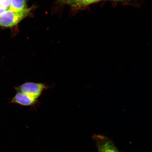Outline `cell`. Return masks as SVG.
Listing matches in <instances>:
<instances>
[{
  "instance_id": "1",
  "label": "cell",
  "mask_w": 152,
  "mask_h": 152,
  "mask_svg": "<svg viewBox=\"0 0 152 152\" xmlns=\"http://www.w3.org/2000/svg\"><path fill=\"white\" fill-rule=\"evenodd\" d=\"M31 9L30 7L19 11L8 10L0 16V26L10 27L16 25L28 16Z\"/></svg>"
},
{
  "instance_id": "2",
  "label": "cell",
  "mask_w": 152,
  "mask_h": 152,
  "mask_svg": "<svg viewBox=\"0 0 152 152\" xmlns=\"http://www.w3.org/2000/svg\"><path fill=\"white\" fill-rule=\"evenodd\" d=\"M50 87L45 83L29 82L15 87V89L17 92L24 93L38 99L43 91Z\"/></svg>"
},
{
  "instance_id": "3",
  "label": "cell",
  "mask_w": 152,
  "mask_h": 152,
  "mask_svg": "<svg viewBox=\"0 0 152 152\" xmlns=\"http://www.w3.org/2000/svg\"><path fill=\"white\" fill-rule=\"evenodd\" d=\"M92 138L98 152H121L109 138L101 135L95 134Z\"/></svg>"
},
{
  "instance_id": "4",
  "label": "cell",
  "mask_w": 152,
  "mask_h": 152,
  "mask_svg": "<svg viewBox=\"0 0 152 152\" xmlns=\"http://www.w3.org/2000/svg\"><path fill=\"white\" fill-rule=\"evenodd\" d=\"M38 99L24 93L17 92L11 101V103L24 106H31L36 104Z\"/></svg>"
},
{
  "instance_id": "5",
  "label": "cell",
  "mask_w": 152,
  "mask_h": 152,
  "mask_svg": "<svg viewBox=\"0 0 152 152\" xmlns=\"http://www.w3.org/2000/svg\"><path fill=\"white\" fill-rule=\"evenodd\" d=\"M102 0H60L59 2L70 6L73 9H81Z\"/></svg>"
},
{
  "instance_id": "6",
  "label": "cell",
  "mask_w": 152,
  "mask_h": 152,
  "mask_svg": "<svg viewBox=\"0 0 152 152\" xmlns=\"http://www.w3.org/2000/svg\"><path fill=\"white\" fill-rule=\"evenodd\" d=\"M26 0H10L9 10L15 11H22L26 8Z\"/></svg>"
},
{
  "instance_id": "7",
  "label": "cell",
  "mask_w": 152,
  "mask_h": 152,
  "mask_svg": "<svg viewBox=\"0 0 152 152\" xmlns=\"http://www.w3.org/2000/svg\"><path fill=\"white\" fill-rule=\"evenodd\" d=\"M10 5V0H0V6L9 10Z\"/></svg>"
},
{
  "instance_id": "8",
  "label": "cell",
  "mask_w": 152,
  "mask_h": 152,
  "mask_svg": "<svg viewBox=\"0 0 152 152\" xmlns=\"http://www.w3.org/2000/svg\"><path fill=\"white\" fill-rule=\"evenodd\" d=\"M8 10L5 7L0 6V16Z\"/></svg>"
},
{
  "instance_id": "9",
  "label": "cell",
  "mask_w": 152,
  "mask_h": 152,
  "mask_svg": "<svg viewBox=\"0 0 152 152\" xmlns=\"http://www.w3.org/2000/svg\"><path fill=\"white\" fill-rule=\"evenodd\" d=\"M109 1H126V0H109Z\"/></svg>"
},
{
  "instance_id": "10",
  "label": "cell",
  "mask_w": 152,
  "mask_h": 152,
  "mask_svg": "<svg viewBox=\"0 0 152 152\" xmlns=\"http://www.w3.org/2000/svg\"><path fill=\"white\" fill-rule=\"evenodd\" d=\"M60 1V0H58V1Z\"/></svg>"
}]
</instances>
